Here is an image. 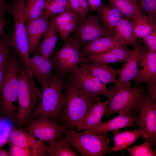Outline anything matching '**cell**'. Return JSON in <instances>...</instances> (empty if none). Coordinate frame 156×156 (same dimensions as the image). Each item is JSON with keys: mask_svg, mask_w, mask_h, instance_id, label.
Masks as SVG:
<instances>
[{"mask_svg": "<svg viewBox=\"0 0 156 156\" xmlns=\"http://www.w3.org/2000/svg\"><path fill=\"white\" fill-rule=\"evenodd\" d=\"M68 74L63 89L64 102L61 122L69 130L77 127L91 105L101 101V99L99 96L92 94L79 86Z\"/></svg>", "mask_w": 156, "mask_h": 156, "instance_id": "cell-1", "label": "cell"}, {"mask_svg": "<svg viewBox=\"0 0 156 156\" xmlns=\"http://www.w3.org/2000/svg\"><path fill=\"white\" fill-rule=\"evenodd\" d=\"M66 75L55 69L52 71L50 78L41 87V98L32 113L31 120L43 116L61 123L64 102L62 92Z\"/></svg>", "mask_w": 156, "mask_h": 156, "instance_id": "cell-2", "label": "cell"}, {"mask_svg": "<svg viewBox=\"0 0 156 156\" xmlns=\"http://www.w3.org/2000/svg\"><path fill=\"white\" fill-rule=\"evenodd\" d=\"M19 87L17 100L18 108L14 122L20 127L25 126L31 119L33 112L41 98L40 90L36 86L24 62H20Z\"/></svg>", "mask_w": 156, "mask_h": 156, "instance_id": "cell-3", "label": "cell"}, {"mask_svg": "<svg viewBox=\"0 0 156 156\" xmlns=\"http://www.w3.org/2000/svg\"><path fill=\"white\" fill-rule=\"evenodd\" d=\"M60 139L66 142L82 156H104L114 153L109 144L110 138L107 133H94L74 129Z\"/></svg>", "mask_w": 156, "mask_h": 156, "instance_id": "cell-4", "label": "cell"}, {"mask_svg": "<svg viewBox=\"0 0 156 156\" xmlns=\"http://www.w3.org/2000/svg\"><path fill=\"white\" fill-rule=\"evenodd\" d=\"M20 62L13 49L7 64L5 74L1 89V114L2 117L14 121L19 87Z\"/></svg>", "mask_w": 156, "mask_h": 156, "instance_id": "cell-5", "label": "cell"}, {"mask_svg": "<svg viewBox=\"0 0 156 156\" xmlns=\"http://www.w3.org/2000/svg\"><path fill=\"white\" fill-rule=\"evenodd\" d=\"M145 88L140 87L122 86L118 88L110 99L105 116L107 119L116 113L119 115L135 118L139 112L141 105L145 97Z\"/></svg>", "mask_w": 156, "mask_h": 156, "instance_id": "cell-6", "label": "cell"}, {"mask_svg": "<svg viewBox=\"0 0 156 156\" xmlns=\"http://www.w3.org/2000/svg\"><path fill=\"white\" fill-rule=\"evenodd\" d=\"M25 0H12L9 3L8 13L14 17V29L11 36H9V44L24 62L30 72L29 51L27 40L26 24L24 8Z\"/></svg>", "mask_w": 156, "mask_h": 156, "instance_id": "cell-7", "label": "cell"}, {"mask_svg": "<svg viewBox=\"0 0 156 156\" xmlns=\"http://www.w3.org/2000/svg\"><path fill=\"white\" fill-rule=\"evenodd\" d=\"M25 129L38 139L50 144L58 140L69 133L62 124L45 116L31 120Z\"/></svg>", "mask_w": 156, "mask_h": 156, "instance_id": "cell-8", "label": "cell"}, {"mask_svg": "<svg viewBox=\"0 0 156 156\" xmlns=\"http://www.w3.org/2000/svg\"><path fill=\"white\" fill-rule=\"evenodd\" d=\"M138 116L134 118L138 129L143 133L142 139L149 142L156 151V103L146 93Z\"/></svg>", "mask_w": 156, "mask_h": 156, "instance_id": "cell-9", "label": "cell"}, {"mask_svg": "<svg viewBox=\"0 0 156 156\" xmlns=\"http://www.w3.org/2000/svg\"><path fill=\"white\" fill-rule=\"evenodd\" d=\"M72 33L73 42L79 49L87 42L100 38L111 36L97 16L92 14L80 20Z\"/></svg>", "mask_w": 156, "mask_h": 156, "instance_id": "cell-10", "label": "cell"}, {"mask_svg": "<svg viewBox=\"0 0 156 156\" xmlns=\"http://www.w3.org/2000/svg\"><path fill=\"white\" fill-rule=\"evenodd\" d=\"M64 41V45L54 53L52 58L57 71L67 75L80 64L87 62L74 43L72 37L69 36Z\"/></svg>", "mask_w": 156, "mask_h": 156, "instance_id": "cell-11", "label": "cell"}, {"mask_svg": "<svg viewBox=\"0 0 156 156\" xmlns=\"http://www.w3.org/2000/svg\"><path fill=\"white\" fill-rule=\"evenodd\" d=\"M68 74L79 86L93 95H101L111 99L116 92L113 86L108 89L107 84L97 78L84 73L78 66Z\"/></svg>", "mask_w": 156, "mask_h": 156, "instance_id": "cell-12", "label": "cell"}, {"mask_svg": "<svg viewBox=\"0 0 156 156\" xmlns=\"http://www.w3.org/2000/svg\"><path fill=\"white\" fill-rule=\"evenodd\" d=\"M135 87L143 83L156 84V52L146 51L142 46L138 60V70L133 79Z\"/></svg>", "mask_w": 156, "mask_h": 156, "instance_id": "cell-13", "label": "cell"}, {"mask_svg": "<svg viewBox=\"0 0 156 156\" xmlns=\"http://www.w3.org/2000/svg\"><path fill=\"white\" fill-rule=\"evenodd\" d=\"M8 143L10 145L29 148L31 152V156H48L47 148L43 142L38 139L25 130H12L9 133Z\"/></svg>", "mask_w": 156, "mask_h": 156, "instance_id": "cell-14", "label": "cell"}, {"mask_svg": "<svg viewBox=\"0 0 156 156\" xmlns=\"http://www.w3.org/2000/svg\"><path fill=\"white\" fill-rule=\"evenodd\" d=\"M50 15L45 11L39 17L26 23V30L30 53L34 52L49 27Z\"/></svg>", "mask_w": 156, "mask_h": 156, "instance_id": "cell-15", "label": "cell"}, {"mask_svg": "<svg viewBox=\"0 0 156 156\" xmlns=\"http://www.w3.org/2000/svg\"><path fill=\"white\" fill-rule=\"evenodd\" d=\"M78 66L84 73L97 78L107 85L110 83L116 85L117 77L121 70L112 67L108 64L94 62L81 63Z\"/></svg>", "mask_w": 156, "mask_h": 156, "instance_id": "cell-16", "label": "cell"}, {"mask_svg": "<svg viewBox=\"0 0 156 156\" xmlns=\"http://www.w3.org/2000/svg\"><path fill=\"white\" fill-rule=\"evenodd\" d=\"M30 69L34 78L43 87L50 78L54 66L53 58L36 54L29 58Z\"/></svg>", "mask_w": 156, "mask_h": 156, "instance_id": "cell-17", "label": "cell"}, {"mask_svg": "<svg viewBox=\"0 0 156 156\" xmlns=\"http://www.w3.org/2000/svg\"><path fill=\"white\" fill-rule=\"evenodd\" d=\"M110 99L108 98L104 101H99L93 104L77 126V130L88 129L99 124L106 114Z\"/></svg>", "mask_w": 156, "mask_h": 156, "instance_id": "cell-18", "label": "cell"}, {"mask_svg": "<svg viewBox=\"0 0 156 156\" xmlns=\"http://www.w3.org/2000/svg\"><path fill=\"white\" fill-rule=\"evenodd\" d=\"M142 45L139 44L134 47L133 53L129 60L121 68L118 75L117 83L115 87L131 86V81L137 75L138 70V57Z\"/></svg>", "mask_w": 156, "mask_h": 156, "instance_id": "cell-19", "label": "cell"}, {"mask_svg": "<svg viewBox=\"0 0 156 156\" xmlns=\"http://www.w3.org/2000/svg\"><path fill=\"white\" fill-rule=\"evenodd\" d=\"M80 19L79 16L71 10L55 15V25L62 40H64L69 36Z\"/></svg>", "mask_w": 156, "mask_h": 156, "instance_id": "cell-20", "label": "cell"}, {"mask_svg": "<svg viewBox=\"0 0 156 156\" xmlns=\"http://www.w3.org/2000/svg\"><path fill=\"white\" fill-rule=\"evenodd\" d=\"M96 11V16L102 25L112 36L114 28L123 15L117 9L110 3H102Z\"/></svg>", "mask_w": 156, "mask_h": 156, "instance_id": "cell-21", "label": "cell"}, {"mask_svg": "<svg viewBox=\"0 0 156 156\" xmlns=\"http://www.w3.org/2000/svg\"><path fill=\"white\" fill-rule=\"evenodd\" d=\"M55 16H50L48 30L43 40L39 43L34 52L35 54H40L46 58H49L54 53L58 39L54 24Z\"/></svg>", "mask_w": 156, "mask_h": 156, "instance_id": "cell-22", "label": "cell"}, {"mask_svg": "<svg viewBox=\"0 0 156 156\" xmlns=\"http://www.w3.org/2000/svg\"><path fill=\"white\" fill-rule=\"evenodd\" d=\"M121 44L112 36H106L84 44L79 50L83 57L86 60V57L89 55L108 51Z\"/></svg>", "mask_w": 156, "mask_h": 156, "instance_id": "cell-23", "label": "cell"}, {"mask_svg": "<svg viewBox=\"0 0 156 156\" xmlns=\"http://www.w3.org/2000/svg\"><path fill=\"white\" fill-rule=\"evenodd\" d=\"M134 120V118L118 115L106 122H101L98 125L84 131L94 133H108L113 130L126 127H133L136 126Z\"/></svg>", "mask_w": 156, "mask_h": 156, "instance_id": "cell-24", "label": "cell"}, {"mask_svg": "<svg viewBox=\"0 0 156 156\" xmlns=\"http://www.w3.org/2000/svg\"><path fill=\"white\" fill-rule=\"evenodd\" d=\"M112 37L122 44L134 47L139 44L131 22L125 17H122L114 28Z\"/></svg>", "mask_w": 156, "mask_h": 156, "instance_id": "cell-25", "label": "cell"}, {"mask_svg": "<svg viewBox=\"0 0 156 156\" xmlns=\"http://www.w3.org/2000/svg\"><path fill=\"white\" fill-rule=\"evenodd\" d=\"M112 131L114 137L112 147L114 153L126 149L143 135V132L138 129L134 130H125L122 131L116 129Z\"/></svg>", "mask_w": 156, "mask_h": 156, "instance_id": "cell-26", "label": "cell"}, {"mask_svg": "<svg viewBox=\"0 0 156 156\" xmlns=\"http://www.w3.org/2000/svg\"><path fill=\"white\" fill-rule=\"evenodd\" d=\"M134 32L138 38H143L156 29V19L139 13L131 20Z\"/></svg>", "mask_w": 156, "mask_h": 156, "instance_id": "cell-27", "label": "cell"}, {"mask_svg": "<svg viewBox=\"0 0 156 156\" xmlns=\"http://www.w3.org/2000/svg\"><path fill=\"white\" fill-rule=\"evenodd\" d=\"M107 0L130 21L138 14L142 13L137 0Z\"/></svg>", "mask_w": 156, "mask_h": 156, "instance_id": "cell-28", "label": "cell"}, {"mask_svg": "<svg viewBox=\"0 0 156 156\" xmlns=\"http://www.w3.org/2000/svg\"><path fill=\"white\" fill-rule=\"evenodd\" d=\"M45 0H25L24 12L26 23L40 17L45 11Z\"/></svg>", "mask_w": 156, "mask_h": 156, "instance_id": "cell-29", "label": "cell"}, {"mask_svg": "<svg viewBox=\"0 0 156 156\" xmlns=\"http://www.w3.org/2000/svg\"><path fill=\"white\" fill-rule=\"evenodd\" d=\"M50 144L47 149L48 156H79L69 145L63 141L58 140Z\"/></svg>", "mask_w": 156, "mask_h": 156, "instance_id": "cell-30", "label": "cell"}, {"mask_svg": "<svg viewBox=\"0 0 156 156\" xmlns=\"http://www.w3.org/2000/svg\"><path fill=\"white\" fill-rule=\"evenodd\" d=\"M45 11L50 16L71 10L69 0H45Z\"/></svg>", "mask_w": 156, "mask_h": 156, "instance_id": "cell-31", "label": "cell"}, {"mask_svg": "<svg viewBox=\"0 0 156 156\" xmlns=\"http://www.w3.org/2000/svg\"><path fill=\"white\" fill-rule=\"evenodd\" d=\"M126 149L131 156H155L156 151L152 148L149 142L144 140L142 144L131 147Z\"/></svg>", "mask_w": 156, "mask_h": 156, "instance_id": "cell-32", "label": "cell"}, {"mask_svg": "<svg viewBox=\"0 0 156 156\" xmlns=\"http://www.w3.org/2000/svg\"><path fill=\"white\" fill-rule=\"evenodd\" d=\"M86 59L87 62H94L105 64L114 63L118 61L110 51L89 55Z\"/></svg>", "mask_w": 156, "mask_h": 156, "instance_id": "cell-33", "label": "cell"}, {"mask_svg": "<svg viewBox=\"0 0 156 156\" xmlns=\"http://www.w3.org/2000/svg\"><path fill=\"white\" fill-rule=\"evenodd\" d=\"M71 10L78 14L80 19H84L88 15L90 9L87 0H69Z\"/></svg>", "mask_w": 156, "mask_h": 156, "instance_id": "cell-34", "label": "cell"}, {"mask_svg": "<svg viewBox=\"0 0 156 156\" xmlns=\"http://www.w3.org/2000/svg\"><path fill=\"white\" fill-rule=\"evenodd\" d=\"M118 61L127 62L133 53V50L128 48L126 45L121 44L109 50Z\"/></svg>", "mask_w": 156, "mask_h": 156, "instance_id": "cell-35", "label": "cell"}, {"mask_svg": "<svg viewBox=\"0 0 156 156\" xmlns=\"http://www.w3.org/2000/svg\"><path fill=\"white\" fill-rule=\"evenodd\" d=\"M9 40V36L0 38V66L7 64L12 49Z\"/></svg>", "mask_w": 156, "mask_h": 156, "instance_id": "cell-36", "label": "cell"}, {"mask_svg": "<svg viewBox=\"0 0 156 156\" xmlns=\"http://www.w3.org/2000/svg\"><path fill=\"white\" fill-rule=\"evenodd\" d=\"M138 3L142 13L156 19V0H139Z\"/></svg>", "mask_w": 156, "mask_h": 156, "instance_id": "cell-37", "label": "cell"}, {"mask_svg": "<svg viewBox=\"0 0 156 156\" xmlns=\"http://www.w3.org/2000/svg\"><path fill=\"white\" fill-rule=\"evenodd\" d=\"M142 39L147 51L156 52V29Z\"/></svg>", "mask_w": 156, "mask_h": 156, "instance_id": "cell-38", "label": "cell"}, {"mask_svg": "<svg viewBox=\"0 0 156 156\" xmlns=\"http://www.w3.org/2000/svg\"><path fill=\"white\" fill-rule=\"evenodd\" d=\"M9 156H31V150L28 148L10 145Z\"/></svg>", "mask_w": 156, "mask_h": 156, "instance_id": "cell-39", "label": "cell"}, {"mask_svg": "<svg viewBox=\"0 0 156 156\" xmlns=\"http://www.w3.org/2000/svg\"><path fill=\"white\" fill-rule=\"evenodd\" d=\"M8 21L4 18H0V38L3 37H7L9 36L6 33L4 28L8 24Z\"/></svg>", "mask_w": 156, "mask_h": 156, "instance_id": "cell-40", "label": "cell"}, {"mask_svg": "<svg viewBox=\"0 0 156 156\" xmlns=\"http://www.w3.org/2000/svg\"><path fill=\"white\" fill-rule=\"evenodd\" d=\"M9 6V3L6 0H0V18H4L6 13Z\"/></svg>", "mask_w": 156, "mask_h": 156, "instance_id": "cell-41", "label": "cell"}, {"mask_svg": "<svg viewBox=\"0 0 156 156\" xmlns=\"http://www.w3.org/2000/svg\"><path fill=\"white\" fill-rule=\"evenodd\" d=\"M90 9L96 11L102 3V0H87Z\"/></svg>", "mask_w": 156, "mask_h": 156, "instance_id": "cell-42", "label": "cell"}, {"mask_svg": "<svg viewBox=\"0 0 156 156\" xmlns=\"http://www.w3.org/2000/svg\"><path fill=\"white\" fill-rule=\"evenodd\" d=\"M7 64L0 66V104L1 101V89L5 77Z\"/></svg>", "mask_w": 156, "mask_h": 156, "instance_id": "cell-43", "label": "cell"}, {"mask_svg": "<svg viewBox=\"0 0 156 156\" xmlns=\"http://www.w3.org/2000/svg\"><path fill=\"white\" fill-rule=\"evenodd\" d=\"M9 133L8 132L4 133L0 135V148L8 142Z\"/></svg>", "mask_w": 156, "mask_h": 156, "instance_id": "cell-44", "label": "cell"}, {"mask_svg": "<svg viewBox=\"0 0 156 156\" xmlns=\"http://www.w3.org/2000/svg\"><path fill=\"white\" fill-rule=\"evenodd\" d=\"M0 156H9L8 152L1 147L0 148Z\"/></svg>", "mask_w": 156, "mask_h": 156, "instance_id": "cell-45", "label": "cell"}, {"mask_svg": "<svg viewBox=\"0 0 156 156\" xmlns=\"http://www.w3.org/2000/svg\"><path fill=\"white\" fill-rule=\"evenodd\" d=\"M137 1H138H138H139V0H137Z\"/></svg>", "mask_w": 156, "mask_h": 156, "instance_id": "cell-46", "label": "cell"}]
</instances>
